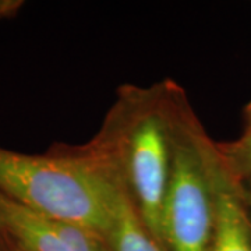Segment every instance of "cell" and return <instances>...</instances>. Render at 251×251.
I'll list each match as a JSON object with an SVG mask.
<instances>
[{"instance_id":"3","label":"cell","mask_w":251,"mask_h":251,"mask_svg":"<svg viewBox=\"0 0 251 251\" xmlns=\"http://www.w3.org/2000/svg\"><path fill=\"white\" fill-rule=\"evenodd\" d=\"M171 143L162 243L168 251H208L215 229L219 152L176 81L171 84Z\"/></svg>"},{"instance_id":"1","label":"cell","mask_w":251,"mask_h":251,"mask_svg":"<svg viewBox=\"0 0 251 251\" xmlns=\"http://www.w3.org/2000/svg\"><path fill=\"white\" fill-rule=\"evenodd\" d=\"M171 84L163 80L148 87L122 85L98 133L87 143L73 145L125 193L161 242L172 161Z\"/></svg>"},{"instance_id":"5","label":"cell","mask_w":251,"mask_h":251,"mask_svg":"<svg viewBox=\"0 0 251 251\" xmlns=\"http://www.w3.org/2000/svg\"><path fill=\"white\" fill-rule=\"evenodd\" d=\"M215 187V229L208 251H251V200L229 173L221 153Z\"/></svg>"},{"instance_id":"2","label":"cell","mask_w":251,"mask_h":251,"mask_svg":"<svg viewBox=\"0 0 251 251\" xmlns=\"http://www.w3.org/2000/svg\"><path fill=\"white\" fill-rule=\"evenodd\" d=\"M0 196L36 214L105 236L115 186L73 145L54 144L45 153L0 147Z\"/></svg>"},{"instance_id":"6","label":"cell","mask_w":251,"mask_h":251,"mask_svg":"<svg viewBox=\"0 0 251 251\" xmlns=\"http://www.w3.org/2000/svg\"><path fill=\"white\" fill-rule=\"evenodd\" d=\"M105 239L110 251H168L144 224L125 193L116 186L110 225Z\"/></svg>"},{"instance_id":"9","label":"cell","mask_w":251,"mask_h":251,"mask_svg":"<svg viewBox=\"0 0 251 251\" xmlns=\"http://www.w3.org/2000/svg\"><path fill=\"white\" fill-rule=\"evenodd\" d=\"M0 251H18L9 240H6L4 237L0 236Z\"/></svg>"},{"instance_id":"7","label":"cell","mask_w":251,"mask_h":251,"mask_svg":"<svg viewBox=\"0 0 251 251\" xmlns=\"http://www.w3.org/2000/svg\"><path fill=\"white\" fill-rule=\"evenodd\" d=\"M247 127L236 141L216 143L225 166L251 200V102L246 109Z\"/></svg>"},{"instance_id":"8","label":"cell","mask_w":251,"mask_h":251,"mask_svg":"<svg viewBox=\"0 0 251 251\" xmlns=\"http://www.w3.org/2000/svg\"><path fill=\"white\" fill-rule=\"evenodd\" d=\"M23 4L24 1L21 0H0V20L16 16Z\"/></svg>"},{"instance_id":"4","label":"cell","mask_w":251,"mask_h":251,"mask_svg":"<svg viewBox=\"0 0 251 251\" xmlns=\"http://www.w3.org/2000/svg\"><path fill=\"white\" fill-rule=\"evenodd\" d=\"M0 236L18 251H110L105 236L36 214L0 196Z\"/></svg>"}]
</instances>
